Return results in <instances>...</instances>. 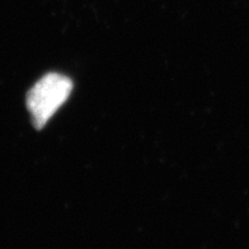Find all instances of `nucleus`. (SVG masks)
I'll use <instances>...</instances> for the list:
<instances>
[{
    "mask_svg": "<svg viewBox=\"0 0 249 249\" xmlns=\"http://www.w3.org/2000/svg\"><path fill=\"white\" fill-rule=\"evenodd\" d=\"M72 90V82L68 76L51 72L32 87L27 95V107L37 128L43 127L57 109L64 105Z\"/></svg>",
    "mask_w": 249,
    "mask_h": 249,
    "instance_id": "obj_1",
    "label": "nucleus"
}]
</instances>
